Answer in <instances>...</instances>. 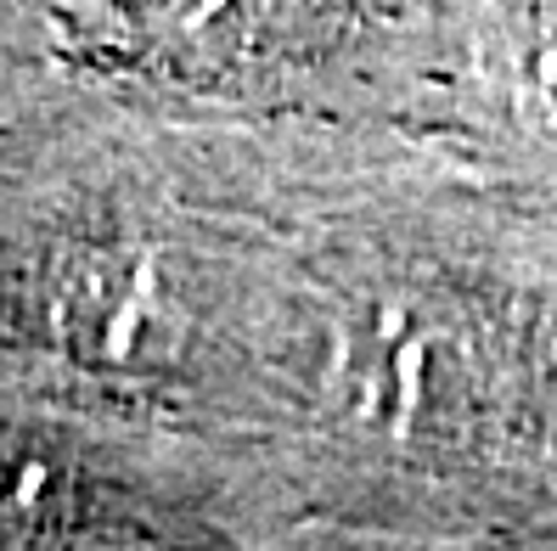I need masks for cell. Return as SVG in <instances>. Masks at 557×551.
<instances>
[{
  "label": "cell",
  "mask_w": 557,
  "mask_h": 551,
  "mask_svg": "<svg viewBox=\"0 0 557 551\" xmlns=\"http://www.w3.org/2000/svg\"><path fill=\"white\" fill-rule=\"evenodd\" d=\"M175 293L147 248H79L51 281L57 343L102 372H141L175 343Z\"/></svg>",
  "instance_id": "6da1fadb"
}]
</instances>
